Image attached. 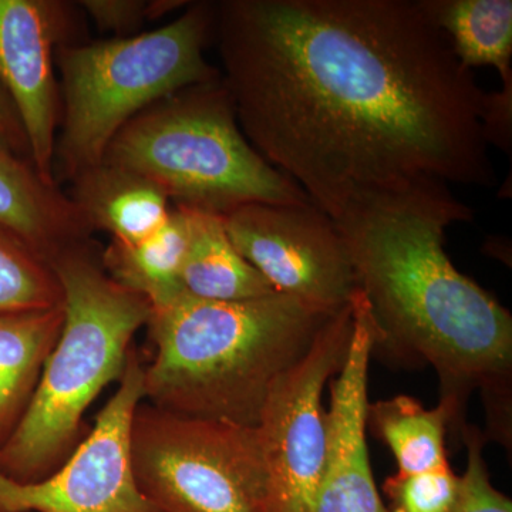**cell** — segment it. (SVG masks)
I'll return each mask as SVG.
<instances>
[{
  "instance_id": "cell-1",
  "label": "cell",
  "mask_w": 512,
  "mask_h": 512,
  "mask_svg": "<svg viewBox=\"0 0 512 512\" xmlns=\"http://www.w3.org/2000/svg\"><path fill=\"white\" fill-rule=\"evenodd\" d=\"M214 37L242 133L330 220L423 180L497 183L487 92L417 0H227Z\"/></svg>"
},
{
  "instance_id": "cell-2",
  "label": "cell",
  "mask_w": 512,
  "mask_h": 512,
  "mask_svg": "<svg viewBox=\"0 0 512 512\" xmlns=\"http://www.w3.org/2000/svg\"><path fill=\"white\" fill-rule=\"evenodd\" d=\"M473 218L450 185L423 180L363 198L333 222L369 306L372 352L433 367L458 431L468 396L481 390L488 436L510 446L511 313L444 249L447 228Z\"/></svg>"
},
{
  "instance_id": "cell-3",
  "label": "cell",
  "mask_w": 512,
  "mask_h": 512,
  "mask_svg": "<svg viewBox=\"0 0 512 512\" xmlns=\"http://www.w3.org/2000/svg\"><path fill=\"white\" fill-rule=\"evenodd\" d=\"M329 316L278 292L231 302L184 293L151 311L144 397L165 412L255 427L272 384Z\"/></svg>"
},
{
  "instance_id": "cell-4",
  "label": "cell",
  "mask_w": 512,
  "mask_h": 512,
  "mask_svg": "<svg viewBox=\"0 0 512 512\" xmlns=\"http://www.w3.org/2000/svg\"><path fill=\"white\" fill-rule=\"evenodd\" d=\"M84 244L49 261L63 293L64 320L32 399L0 446V473L30 484L55 473L80 443L84 413L126 369L131 340L151 306L106 274Z\"/></svg>"
},
{
  "instance_id": "cell-5",
  "label": "cell",
  "mask_w": 512,
  "mask_h": 512,
  "mask_svg": "<svg viewBox=\"0 0 512 512\" xmlns=\"http://www.w3.org/2000/svg\"><path fill=\"white\" fill-rule=\"evenodd\" d=\"M103 163L146 178L174 205L211 214L312 202L249 143L222 77L141 111L113 138Z\"/></svg>"
},
{
  "instance_id": "cell-6",
  "label": "cell",
  "mask_w": 512,
  "mask_h": 512,
  "mask_svg": "<svg viewBox=\"0 0 512 512\" xmlns=\"http://www.w3.org/2000/svg\"><path fill=\"white\" fill-rule=\"evenodd\" d=\"M214 23L215 5L194 3L153 32L59 47L63 120L55 170L76 180L103 163L113 138L141 111L188 87L220 80L204 57Z\"/></svg>"
},
{
  "instance_id": "cell-7",
  "label": "cell",
  "mask_w": 512,
  "mask_h": 512,
  "mask_svg": "<svg viewBox=\"0 0 512 512\" xmlns=\"http://www.w3.org/2000/svg\"><path fill=\"white\" fill-rule=\"evenodd\" d=\"M131 458L141 494L160 512H274L256 426L140 404Z\"/></svg>"
},
{
  "instance_id": "cell-8",
  "label": "cell",
  "mask_w": 512,
  "mask_h": 512,
  "mask_svg": "<svg viewBox=\"0 0 512 512\" xmlns=\"http://www.w3.org/2000/svg\"><path fill=\"white\" fill-rule=\"evenodd\" d=\"M353 329L352 303L325 320L308 352L266 397L258 429L274 512H315L326 456V383L338 375Z\"/></svg>"
},
{
  "instance_id": "cell-9",
  "label": "cell",
  "mask_w": 512,
  "mask_h": 512,
  "mask_svg": "<svg viewBox=\"0 0 512 512\" xmlns=\"http://www.w3.org/2000/svg\"><path fill=\"white\" fill-rule=\"evenodd\" d=\"M143 399L144 367L130 350L119 389L55 473L30 484L0 473V512H160L141 494L131 458V427Z\"/></svg>"
},
{
  "instance_id": "cell-10",
  "label": "cell",
  "mask_w": 512,
  "mask_h": 512,
  "mask_svg": "<svg viewBox=\"0 0 512 512\" xmlns=\"http://www.w3.org/2000/svg\"><path fill=\"white\" fill-rule=\"evenodd\" d=\"M229 239L278 293L333 315L355 276L335 222L312 204H248L222 215Z\"/></svg>"
},
{
  "instance_id": "cell-11",
  "label": "cell",
  "mask_w": 512,
  "mask_h": 512,
  "mask_svg": "<svg viewBox=\"0 0 512 512\" xmlns=\"http://www.w3.org/2000/svg\"><path fill=\"white\" fill-rule=\"evenodd\" d=\"M64 29L62 3L0 0V86L18 114L32 165L49 185H56L60 104L53 67Z\"/></svg>"
},
{
  "instance_id": "cell-12",
  "label": "cell",
  "mask_w": 512,
  "mask_h": 512,
  "mask_svg": "<svg viewBox=\"0 0 512 512\" xmlns=\"http://www.w3.org/2000/svg\"><path fill=\"white\" fill-rule=\"evenodd\" d=\"M353 329L338 375L329 380L326 456L315 512H390L377 491L367 451V382L372 318L363 293H353Z\"/></svg>"
},
{
  "instance_id": "cell-13",
  "label": "cell",
  "mask_w": 512,
  "mask_h": 512,
  "mask_svg": "<svg viewBox=\"0 0 512 512\" xmlns=\"http://www.w3.org/2000/svg\"><path fill=\"white\" fill-rule=\"evenodd\" d=\"M0 228L49 264L64 249L83 244L92 228L72 198L46 184L35 167L0 143Z\"/></svg>"
},
{
  "instance_id": "cell-14",
  "label": "cell",
  "mask_w": 512,
  "mask_h": 512,
  "mask_svg": "<svg viewBox=\"0 0 512 512\" xmlns=\"http://www.w3.org/2000/svg\"><path fill=\"white\" fill-rule=\"evenodd\" d=\"M74 183V204L90 228L110 232L113 241L136 244L163 227L170 200L157 185L140 175L101 163L84 171Z\"/></svg>"
},
{
  "instance_id": "cell-15",
  "label": "cell",
  "mask_w": 512,
  "mask_h": 512,
  "mask_svg": "<svg viewBox=\"0 0 512 512\" xmlns=\"http://www.w3.org/2000/svg\"><path fill=\"white\" fill-rule=\"evenodd\" d=\"M63 320V302L39 311L0 313V446L25 413Z\"/></svg>"
},
{
  "instance_id": "cell-16",
  "label": "cell",
  "mask_w": 512,
  "mask_h": 512,
  "mask_svg": "<svg viewBox=\"0 0 512 512\" xmlns=\"http://www.w3.org/2000/svg\"><path fill=\"white\" fill-rule=\"evenodd\" d=\"M187 211L190 239L181 272L185 293L222 302L262 298L276 293L234 247L222 215L191 208Z\"/></svg>"
},
{
  "instance_id": "cell-17",
  "label": "cell",
  "mask_w": 512,
  "mask_h": 512,
  "mask_svg": "<svg viewBox=\"0 0 512 512\" xmlns=\"http://www.w3.org/2000/svg\"><path fill=\"white\" fill-rule=\"evenodd\" d=\"M190 239L187 208L174 205L163 227L136 244L111 241L103 254L104 271L150 303L151 311L184 295L183 265Z\"/></svg>"
},
{
  "instance_id": "cell-18",
  "label": "cell",
  "mask_w": 512,
  "mask_h": 512,
  "mask_svg": "<svg viewBox=\"0 0 512 512\" xmlns=\"http://www.w3.org/2000/svg\"><path fill=\"white\" fill-rule=\"evenodd\" d=\"M443 30L463 66H490L501 79L512 73L511 0H417Z\"/></svg>"
},
{
  "instance_id": "cell-19",
  "label": "cell",
  "mask_w": 512,
  "mask_h": 512,
  "mask_svg": "<svg viewBox=\"0 0 512 512\" xmlns=\"http://www.w3.org/2000/svg\"><path fill=\"white\" fill-rule=\"evenodd\" d=\"M367 427L392 451L397 474H417L447 463L444 439L453 414L444 404L426 409L410 396L369 403Z\"/></svg>"
},
{
  "instance_id": "cell-20",
  "label": "cell",
  "mask_w": 512,
  "mask_h": 512,
  "mask_svg": "<svg viewBox=\"0 0 512 512\" xmlns=\"http://www.w3.org/2000/svg\"><path fill=\"white\" fill-rule=\"evenodd\" d=\"M62 302V288L45 259L0 228V313L39 311Z\"/></svg>"
},
{
  "instance_id": "cell-21",
  "label": "cell",
  "mask_w": 512,
  "mask_h": 512,
  "mask_svg": "<svg viewBox=\"0 0 512 512\" xmlns=\"http://www.w3.org/2000/svg\"><path fill=\"white\" fill-rule=\"evenodd\" d=\"M461 477L450 463L417 474H396L387 478L384 493L390 512H450L460 493Z\"/></svg>"
},
{
  "instance_id": "cell-22",
  "label": "cell",
  "mask_w": 512,
  "mask_h": 512,
  "mask_svg": "<svg viewBox=\"0 0 512 512\" xmlns=\"http://www.w3.org/2000/svg\"><path fill=\"white\" fill-rule=\"evenodd\" d=\"M460 434L467 448V468L460 476V493L450 512H512L510 498L491 484L484 458V434L467 423Z\"/></svg>"
},
{
  "instance_id": "cell-23",
  "label": "cell",
  "mask_w": 512,
  "mask_h": 512,
  "mask_svg": "<svg viewBox=\"0 0 512 512\" xmlns=\"http://www.w3.org/2000/svg\"><path fill=\"white\" fill-rule=\"evenodd\" d=\"M498 92L485 94L481 127L487 146H495L511 156L512 148V73L503 77Z\"/></svg>"
},
{
  "instance_id": "cell-24",
  "label": "cell",
  "mask_w": 512,
  "mask_h": 512,
  "mask_svg": "<svg viewBox=\"0 0 512 512\" xmlns=\"http://www.w3.org/2000/svg\"><path fill=\"white\" fill-rule=\"evenodd\" d=\"M82 6L101 30L120 37H126L147 19L144 0H87Z\"/></svg>"
},
{
  "instance_id": "cell-25",
  "label": "cell",
  "mask_w": 512,
  "mask_h": 512,
  "mask_svg": "<svg viewBox=\"0 0 512 512\" xmlns=\"http://www.w3.org/2000/svg\"><path fill=\"white\" fill-rule=\"evenodd\" d=\"M0 143L12 148L20 156H23V153H29L18 114L2 86H0Z\"/></svg>"
},
{
  "instance_id": "cell-26",
  "label": "cell",
  "mask_w": 512,
  "mask_h": 512,
  "mask_svg": "<svg viewBox=\"0 0 512 512\" xmlns=\"http://www.w3.org/2000/svg\"><path fill=\"white\" fill-rule=\"evenodd\" d=\"M188 5L184 0H151L147 2V19L163 18L167 13Z\"/></svg>"
}]
</instances>
